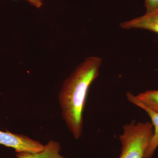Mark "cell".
<instances>
[{"instance_id": "obj_8", "label": "cell", "mask_w": 158, "mask_h": 158, "mask_svg": "<svg viewBox=\"0 0 158 158\" xmlns=\"http://www.w3.org/2000/svg\"><path fill=\"white\" fill-rule=\"evenodd\" d=\"M145 13L150 14L158 11V0H144Z\"/></svg>"}, {"instance_id": "obj_5", "label": "cell", "mask_w": 158, "mask_h": 158, "mask_svg": "<svg viewBox=\"0 0 158 158\" xmlns=\"http://www.w3.org/2000/svg\"><path fill=\"white\" fill-rule=\"evenodd\" d=\"M123 29H142L158 34V11L136 17L120 24Z\"/></svg>"}, {"instance_id": "obj_7", "label": "cell", "mask_w": 158, "mask_h": 158, "mask_svg": "<svg viewBox=\"0 0 158 158\" xmlns=\"http://www.w3.org/2000/svg\"><path fill=\"white\" fill-rule=\"evenodd\" d=\"M135 96L145 106L158 112V90H146Z\"/></svg>"}, {"instance_id": "obj_3", "label": "cell", "mask_w": 158, "mask_h": 158, "mask_svg": "<svg viewBox=\"0 0 158 158\" xmlns=\"http://www.w3.org/2000/svg\"><path fill=\"white\" fill-rule=\"evenodd\" d=\"M0 144L15 150V152L36 153L41 151L44 145L27 136L0 131Z\"/></svg>"}, {"instance_id": "obj_4", "label": "cell", "mask_w": 158, "mask_h": 158, "mask_svg": "<svg viewBox=\"0 0 158 158\" xmlns=\"http://www.w3.org/2000/svg\"><path fill=\"white\" fill-rule=\"evenodd\" d=\"M126 95L129 101L144 110L151 118L154 128L153 135L145 151L144 158H152L158 148V112L153 111L142 104L132 94L127 92Z\"/></svg>"}, {"instance_id": "obj_2", "label": "cell", "mask_w": 158, "mask_h": 158, "mask_svg": "<svg viewBox=\"0 0 158 158\" xmlns=\"http://www.w3.org/2000/svg\"><path fill=\"white\" fill-rule=\"evenodd\" d=\"M154 133L152 123L133 120L124 125L119 137L121 152L118 158H144Z\"/></svg>"}, {"instance_id": "obj_6", "label": "cell", "mask_w": 158, "mask_h": 158, "mask_svg": "<svg viewBox=\"0 0 158 158\" xmlns=\"http://www.w3.org/2000/svg\"><path fill=\"white\" fill-rule=\"evenodd\" d=\"M61 147L58 141H50L41 151L36 153H16L17 158H66L60 154Z\"/></svg>"}, {"instance_id": "obj_1", "label": "cell", "mask_w": 158, "mask_h": 158, "mask_svg": "<svg viewBox=\"0 0 158 158\" xmlns=\"http://www.w3.org/2000/svg\"><path fill=\"white\" fill-rule=\"evenodd\" d=\"M101 58L90 56L79 64L63 83L59 95L62 118L75 139L83 132V113L88 90L98 77Z\"/></svg>"}, {"instance_id": "obj_9", "label": "cell", "mask_w": 158, "mask_h": 158, "mask_svg": "<svg viewBox=\"0 0 158 158\" xmlns=\"http://www.w3.org/2000/svg\"><path fill=\"white\" fill-rule=\"evenodd\" d=\"M29 3H31L32 6L37 8H40L42 6V0H27Z\"/></svg>"}]
</instances>
